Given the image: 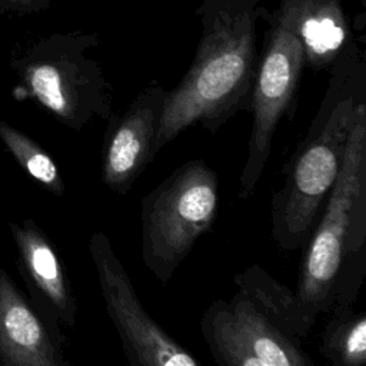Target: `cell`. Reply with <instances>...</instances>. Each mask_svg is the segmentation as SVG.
Returning a JSON list of instances; mask_svg holds the SVG:
<instances>
[{"label": "cell", "mask_w": 366, "mask_h": 366, "mask_svg": "<svg viewBox=\"0 0 366 366\" xmlns=\"http://www.w3.org/2000/svg\"><path fill=\"white\" fill-rule=\"evenodd\" d=\"M260 0H204L202 36L182 80L166 92L154 154L189 126L209 132L250 107Z\"/></svg>", "instance_id": "1"}, {"label": "cell", "mask_w": 366, "mask_h": 366, "mask_svg": "<svg viewBox=\"0 0 366 366\" xmlns=\"http://www.w3.org/2000/svg\"><path fill=\"white\" fill-rule=\"evenodd\" d=\"M366 102V60L355 43L330 66L320 106L285 164L283 184L270 203L272 236L282 252L306 243L337 179L357 107Z\"/></svg>", "instance_id": "2"}, {"label": "cell", "mask_w": 366, "mask_h": 366, "mask_svg": "<svg viewBox=\"0 0 366 366\" xmlns=\"http://www.w3.org/2000/svg\"><path fill=\"white\" fill-rule=\"evenodd\" d=\"M296 296L307 320L353 305L366 263V102L360 103L337 179L310 232Z\"/></svg>", "instance_id": "3"}, {"label": "cell", "mask_w": 366, "mask_h": 366, "mask_svg": "<svg viewBox=\"0 0 366 366\" xmlns=\"http://www.w3.org/2000/svg\"><path fill=\"white\" fill-rule=\"evenodd\" d=\"M97 44L90 34H51L13 59L17 83L11 96L33 100L63 126L80 132L92 120L113 117V90L103 67L87 50Z\"/></svg>", "instance_id": "4"}, {"label": "cell", "mask_w": 366, "mask_h": 366, "mask_svg": "<svg viewBox=\"0 0 366 366\" xmlns=\"http://www.w3.org/2000/svg\"><path fill=\"white\" fill-rule=\"evenodd\" d=\"M219 212L217 174L203 160L172 172L142 199V259L166 285Z\"/></svg>", "instance_id": "5"}, {"label": "cell", "mask_w": 366, "mask_h": 366, "mask_svg": "<svg viewBox=\"0 0 366 366\" xmlns=\"http://www.w3.org/2000/svg\"><path fill=\"white\" fill-rule=\"evenodd\" d=\"M303 66L305 50L299 36L272 16L264 50L257 59L252 86L249 107L252 129L237 193L243 200L254 193L264 172L274 132L279 120L295 102Z\"/></svg>", "instance_id": "6"}, {"label": "cell", "mask_w": 366, "mask_h": 366, "mask_svg": "<svg viewBox=\"0 0 366 366\" xmlns=\"http://www.w3.org/2000/svg\"><path fill=\"white\" fill-rule=\"evenodd\" d=\"M106 312L116 327L130 366H199L196 359L173 339L142 306L133 283L104 232L89 240Z\"/></svg>", "instance_id": "7"}, {"label": "cell", "mask_w": 366, "mask_h": 366, "mask_svg": "<svg viewBox=\"0 0 366 366\" xmlns=\"http://www.w3.org/2000/svg\"><path fill=\"white\" fill-rule=\"evenodd\" d=\"M200 332L220 366H312L300 340L280 332L239 290L203 312Z\"/></svg>", "instance_id": "8"}, {"label": "cell", "mask_w": 366, "mask_h": 366, "mask_svg": "<svg viewBox=\"0 0 366 366\" xmlns=\"http://www.w3.org/2000/svg\"><path fill=\"white\" fill-rule=\"evenodd\" d=\"M166 90L157 81L144 87L120 114L109 120L102 149V182L117 194H127L156 157L154 140Z\"/></svg>", "instance_id": "9"}, {"label": "cell", "mask_w": 366, "mask_h": 366, "mask_svg": "<svg viewBox=\"0 0 366 366\" xmlns=\"http://www.w3.org/2000/svg\"><path fill=\"white\" fill-rule=\"evenodd\" d=\"M9 226L17 250V269L30 302L51 330L61 336L60 326L73 327L77 319V302L63 260L31 217Z\"/></svg>", "instance_id": "10"}, {"label": "cell", "mask_w": 366, "mask_h": 366, "mask_svg": "<svg viewBox=\"0 0 366 366\" xmlns=\"http://www.w3.org/2000/svg\"><path fill=\"white\" fill-rule=\"evenodd\" d=\"M61 343L0 267V366H66Z\"/></svg>", "instance_id": "11"}, {"label": "cell", "mask_w": 366, "mask_h": 366, "mask_svg": "<svg viewBox=\"0 0 366 366\" xmlns=\"http://www.w3.org/2000/svg\"><path fill=\"white\" fill-rule=\"evenodd\" d=\"M276 19L300 39L305 64L330 67L349 44V27L339 0H282Z\"/></svg>", "instance_id": "12"}, {"label": "cell", "mask_w": 366, "mask_h": 366, "mask_svg": "<svg viewBox=\"0 0 366 366\" xmlns=\"http://www.w3.org/2000/svg\"><path fill=\"white\" fill-rule=\"evenodd\" d=\"M236 289L280 332L297 340L306 337L313 325L307 320L295 290L289 289L260 264H252L234 276Z\"/></svg>", "instance_id": "13"}, {"label": "cell", "mask_w": 366, "mask_h": 366, "mask_svg": "<svg viewBox=\"0 0 366 366\" xmlns=\"http://www.w3.org/2000/svg\"><path fill=\"white\" fill-rule=\"evenodd\" d=\"M323 327L320 355L335 366L366 365V315L353 305L336 306Z\"/></svg>", "instance_id": "14"}, {"label": "cell", "mask_w": 366, "mask_h": 366, "mask_svg": "<svg viewBox=\"0 0 366 366\" xmlns=\"http://www.w3.org/2000/svg\"><path fill=\"white\" fill-rule=\"evenodd\" d=\"M0 140L33 180L54 196L64 194V180L56 162L36 140L7 122H0Z\"/></svg>", "instance_id": "15"}, {"label": "cell", "mask_w": 366, "mask_h": 366, "mask_svg": "<svg viewBox=\"0 0 366 366\" xmlns=\"http://www.w3.org/2000/svg\"><path fill=\"white\" fill-rule=\"evenodd\" d=\"M51 0H0V13L30 14L50 7Z\"/></svg>", "instance_id": "16"}, {"label": "cell", "mask_w": 366, "mask_h": 366, "mask_svg": "<svg viewBox=\"0 0 366 366\" xmlns=\"http://www.w3.org/2000/svg\"><path fill=\"white\" fill-rule=\"evenodd\" d=\"M362 3H363V4H365V3H366V0H362Z\"/></svg>", "instance_id": "17"}]
</instances>
